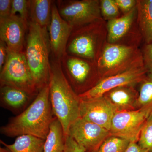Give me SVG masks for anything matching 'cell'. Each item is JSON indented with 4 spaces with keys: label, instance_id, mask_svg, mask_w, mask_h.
I'll use <instances>...</instances> for the list:
<instances>
[{
    "label": "cell",
    "instance_id": "5b68a950",
    "mask_svg": "<svg viewBox=\"0 0 152 152\" xmlns=\"http://www.w3.org/2000/svg\"><path fill=\"white\" fill-rule=\"evenodd\" d=\"M97 64L102 80L144 66L140 47L107 42L98 61Z\"/></svg>",
    "mask_w": 152,
    "mask_h": 152
},
{
    "label": "cell",
    "instance_id": "603a6c76",
    "mask_svg": "<svg viewBox=\"0 0 152 152\" xmlns=\"http://www.w3.org/2000/svg\"><path fill=\"white\" fill-rule=\"evenodd\" d=\"M130 143L125 139L110 135L105 140L97 152H125Z\"/></svg>",
    "mask_w": 152,
    "mask_h": 152
},
{
    "label": "cell",
    "instance_id": "836d02e7",
    "mask_svg": "<svg viewBox=\"0 0 152 152\" xmlns=\"http://www.w3.org/2000/svg\"></svg>",
    "mask_w": 152,
    "mask_h": 152
},
{
    "label": "cell",
    "instance_id": "5bb4252c",
    "mask_svg": "<svg viewBox=\"0 0 152 152\" xmlns=\"http://www.w3.org/2000/svg\"><path fill=\"white\" fill-rule=\"evenodd\" d=\"M115 113L113 106L104 96L91 99H80V117L108 131Z\"/></svg>",
    "mask_w": 152,
    "mask_h": 152
},
{
    "label": "cell",
    "instance_id": "1f68e13d",
    "mask_svg": "<svg viewBox=\"0 0 152 152\" xmlns=\"http://www.w3.org/2000/svg\"><path fill=\"white\" fill-rule=\"evenodd\" d=\"M125 152H152L142 148L138 145L137 143L130 142L127 149Z\"/></svg>",
    "mask_w": 152,
    "mask_h": 152
},
{
    "label": "cell",
    "instance_id": "4fadbf2b",
    "mask_svg": "<svg viewBox=\"0 0 152 152\" xmlns=\"http://www.w3.org/2000/svg\"><path fill=\"white\" fill-rule=\"evenodd\" d=\"M48 28L51 52L54 59L61 61L66 54L67 45L74 28L61 16L54 2Z\"/></svg>",
    "mask_w": 152,
    "mask_h": 152
},
{
    "label": "cell",
    "instance_id": "6da1fadb",
    "mask_svg": "<svg viewBox=\"0 0 152 152\" xmlns=\"http://www.w3.org/2000/svg\"><path fill=\"white\" fill-rule=\"evenodd\" d=\"M50 99L49 85L40 90L34 100L23 111L11 118L1 128L7 137L30 135L45 140L54 117Z\"/></svg>",
    "mask_w": 152,
    "mask_h": 152
},
{
    "label": "cell",
    "instance_id": "30bf717a",
    "mask_svg": "<svg viewBox=\"0 0 152 152\" xmlns=\"http://www.w3.org/2000/svg\"><path fill=\"white\" fill-rule=\"evenodd\" d=\"M68 135L83 147L86 152H97L111 135L105 128L80 117L71 124Z\"/></svg>",
    "mask_w": 152,
    "mask_h": 152
},
{
    "label": "cell",
    "instance_id": "d6986e66",
    "mask_svg": "<svg viewBox=\"0 0 152 152\" xmlns=\"http://www.w3.org/2000/svg\"><path fill=\"white\" fill-rule=\"evenodd\" d=\"M53 3L50 0H30V21L42 27L48 28Z\"/></svg>",
    "mask_w": 152,
    "mask_h": 152
},
{
    "label": "cell",
    "instance_id": "4dcf8cb0",
    "mask_svg": "<svg viewBox=\"0 0 152 152\" xmlns=\"http://www.w3.org/2000/svg\"><path fill=\"white\" fill-rule=\"evenodd\" d=\"M9 53V49L6 44L0 40V71L2 69L7 61Z\"/></svg>",
    "mask_w": 152,
    "mask_h": 152
},
{
    "label": "cell",
    "instance_id": "7402d4cb",
    "mask_svg": "<svg viewBox=\"0 0 152 152\" xmlns=\"http://www.w3.org/2000/svg\"><path fill=\"white\" fill-rule=\"evenodd\" d=\"M139 85L137 110L142 111L149 116L152 114V75L148 74Z\"/></svg>",
    "mask_w": 152,
    "mask_h": 152
},
{
    "label": "cell",
    "instance_id": "ffe728a7",
    "mask_svg": "<svg viewBox=\"0 0 152 152\" xmlns=\"http://www.w3.org/2000/svg\"><path fill=\"white\" fill-rule=\"evenodd\" d=\"M64 146L65 137L62 126L58 120L54 117L45 140L44 152H63Z\"/></svg>",
    "mask_w": 152,
    "mask_h": 152
},
{
    "label": "cell",
    "instance_id": "cb8c5ba5",
    "mask_svg": "<svg viewBox=\"0 0 152 152\" xmlns=\"http://www.w3.org/2000/svg\"><path fill=\"white\" fill-rule=\"evenodd\" d=\"M100 7L102 18L106 21L117 18L122 15L115 0H100Z\"/></svg>",
    "mask_w": 152,
    "mask_h": 152
},
{
    "label": "cell",
    "instance_id": "7c38bea8",
    "mask_svg": "<svg viewBox=\"0 0 152 152\" xmlns=\"http://www.w3.org/2000/svg\"><path fill=\"white\" fill-rule=\"evenodd\" d=\"M140 110L117 112L112 120L110 132L111 135L137 143L141 131L148 118Z\"/></svg>",
    "mask_w": 152,
    "mask_h": 152
},
{
    "label": "cell",
    "instance_id": "8992f818",
    "mask_svg": "<svg viewBox=\"0 0 152 152\" xmlns=\"http://www.w3.org/2000/svg\"><path fill=\"white\" fill-rule=\"evenodd\" d=\"M60 61L65 75L77 95L91 90L102 80L97 62L66 54Z\"/></svg>",
    "mask_w": 152,
    "mask_h": 152
},
{
    "label": "cell",
    "instance_id": "ba28073f",
    "mask_svg": "<svg viewBox=\"0 0 152 152\" xmlns=\"http://www.w3.org/2000/svg\"><path fill=\"white\" fill-rule=\"evenodd\" d=\"M56 4L61 16L74 29L103 20L100 0H61Z\"/></svg>",
    "mask_w": 152,
    "mask_h": 152
},
{
    "label": "cell",
    "instance_id": "e0dca14e",
    "mask_svg": "<svg viewBox=\"0 0 152 152\" xmlns=\"http://www.w3.org/2000/svg\"><path fill=\"white\" fill-rule=\"evenodd\" d=\"M0 94L1 106L14 113L23 111L34 97L25 91L8 86H1Z\"/></svg>",
    "mask_w": 152,
    "mask_h": 152
},
{
    "label": "cell",
    "instance_id": "ac0fdd59",
    "mask_svg": "<svg viewBox=\"0 0 152 152\" xmlns=\"http://www.w3.org/2000/svg\"><path fill=\"white\" fill-rule=\"evenodd\" d=\"M137 22L144 44H152V0H137Z\"/></svg>",
    "mask_w": 152,
    "mask_h": 152
},
{
    "label": "cell",
    "instance_id": "52a82bcc",
    "mask_svg": "<svg viewBox=\"0 0 152 152\" xmlns=\"http://www.w3.org/2000/svg\"><path fill=\"white\" fill-rule=\"evenodd\" d=\"M0 83L25 91L34 96L39 92L27 62L24 52L9 50L7 61L1 71Z\"/></svg>",
    "mask_w": 152,
    "mask_h": 152
},
{
    "label": "cell",
    "instance_id": "f1b7e54d",
    "mask_svg": "<svg viewBox=\"0 0 152 152\" xmlns=\"http://www.w3.org/2000/svg\"><path fill=\"white\" fill-rule=\"evenodd\" d=\"M122 15L129 12L137 6V0H115Z\"/></svg>",
    "mask_w": 152,
    "mask_h": 152
},
{
    "label": "cell",
    "instance_id": "484cf974",
    "mask_svg": "<svg viewBox=\"0 0 152 152\" xmlns=\"http://www.w3.org/2000/svg\"><path fill=\"white\" fill-rule=\"evenodd\" d=\"M29 5L30 0H12L11 15H16L18 13L19 16L28 24Z\"/></svg>",
    "mask_w": 152,
    "mask_h": 152
},
{
    "label": "cell",
    "instance_id": "277c9868",
    "mask_svg": "<svg viewBox=\"0 0 152 152\" xmlns=\"http://www.w3.org/2000/svg\"><path fill=\"white\" fill-rule=\"evenodd\" d=\"M107 38V21L103 19L76 28L69 38L66 54L97 63Z\"/></svg>",
    "mask_w": 152,
    "mask_h": 152
},
{
    "label": "cell",
    "instance_id": "7a4b0ae2",
    "mask_svg": "<svg viewBox=\"0 0 152 152\" xmlns=\"http://www.w3.org/2000/svg\"><path fill=\"white\" fill-rule=\"evenodd\" d=\"M50 64V101L53 113L62 126L65 137L71 124L80 117V99L65 75L61 61L54 59Z\"/></svg>",
    "mask_w": 152,
    "mask_h": 152
},
{
    "label": "cell",
    "instance_id": "d4e9b609",
    "mask_svg": "<svg viewBox=\"0 0 152 152\" xmlns=\"http://www.w3.org/2000/svg\"><path fill=\"white\" fill-rule=\"evenodd\" d=\"M138 145L152 152V114L147 118L140 134Z\"/></svg>",
    "mask_w": 152,
    "mask_h": 152
},
{
    "label": "cell",
    "instance_id": "f546056e",
    "mask_svg": "<svg viewBox=\"0 0 152 152\" xmlns=\"http://www.w3.org/2000/svg\"><path fill=\"white\" fill-rule=\"evenodd\" d=\"M12 2V0H0V19L11 15Z\"/></svg>",
    "mask_w": 152,
    "mask_h": 152
},
{
    "label": "cell",
    "instance_id": "83f0119b",
    "mask_svg": "<svg viewBox=\"0 0 152 152\" xmlns=\"http://www.w3.org/2000/svg\"><path fill=\"white\" fill-rule=\"evenodd\" d=\"M64 152H86V149L80 145L70 136L65 137V146Z\"/></svg>",
    "mask_w": 152,
    "mask_h": 152
},
{
    "label": "cell",
    "instance_id": "8fae6325",
    "mask_svg": "<svg viewBox=\"0 0 152 152\" xmlns=\"http://www.w3.org/2000/svg\"><path fill=\"white\" fill-rule=\"evenodd\" d=\"M148 74L145 66L133 68L115 75L102 79L91 90L79 95L81 100L95 99L103 96L110 90L123 86H136L140 84Z\"/></svg>",
    "mask_w": 152,
    "mask_h": 152
},
{
    "label": "cell",
    "instance_id": "d6a6232c",
    "mask_svg": "<svg viewBox=\"0 0 152 152\" xmlns=\"http://www.w3.org/2000/svg\"><path fill=\"white\" fill-rule=\"evenodd\" d=\"M0 152H12L10 149H9L8 148H6L5 147L4 148H1V147L0 148Z\"/></svg>",
    "mask_w": 152,
    "mask_h": 152
},
{
    "label": "cell",
    "instance_id": "2e32d148",
    "mask_svg": "<svg viewBox=\"0 0 152 152\" xmlns=\"http://www.w3.org/2000/svg\"><path fill=\"white\" fill-rule=\"evenodd\" d=\"M139 91L134 86L119 87L110 90L103 95L115 109L116 113L136 110Z\"/></svg>",
    "mask_w": 152,
    "mask_h": 152
},
{
    "label": "cell",
    "instance_id": "9a60e30c",
    "mask_svg": "<svg viewBox=\"0 0 152 152\" xmlns=\"http://www.w3.org/2000/svg\"><path fill=\"white\" fill-rule=\"evenodd\" d=\"M28 25L18 15L0 19V40L6 44L9 50L23 52Z\"/></svg>",
    "mask_w": 152,
    "mask_h": 152
},
{
    "label": "cell",
    "instance_id": "3957f363",
    "mask_svg": "<svg viewBox=\"0 0 152 152\" xmlns=\"http://www.w3.org/2000/svg\"><path fill=\"white\" fill-rule=\"evenodd\" d=\"M50 52L48 28L29 21L24 53L39 91L49 84Z\"/></svg>",
    "mask_w": 152,
    "mask_h": 152
},
{
    "label": "cell",
    "instance_id": "9c48e42d",
    "mask_svg": "<svg viewBox=\"0 0 152 152\" xmlns=\"http://www.w3.org/2000/svg\"><path fill=\"white\" fill-rule=\"evenodd\" d=\"M109 43L140 47L142 42L137 22V6L128 13L107 22Z\"/></svg>",
    "mask_w": 152,
    "mask_h": 152
},
{
    "label": "cell",
    "instance_id": "4316f807",
    "mask_svg": "<svg viewBox=\"0 0 152 152\" xmlns=\"http://www.w3.org/2000/svg\"><path fill=\"white\" fill-rule=\"evenodd\" d=\"M144 66L152 75V44H144L141 49Z\"/></svg>",
    "mask_w": 152,
    "mask_h": 152
},
{
    "label": "cell",
    "instance_id": "44dd1931",
    "mask_svg": "<svg viewBox=\"0 0 152 152\" xmlns=\"http://www.w3.org/2000/svg\"><path fill=\"white\" fill-rule=\"evenodd\" d=\"M45 140L30 135L18 136L13 143H1L12 152H44Z\"/></svg>",
    "mask_w": 152,
    "mask_h": 152
}]
</instances>
